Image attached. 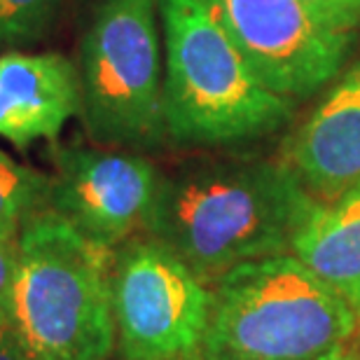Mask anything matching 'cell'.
Listing matches in <instances>:
<instances>
[{"label":"cell","mask_w":360,"mask_h":360,"mask_svg":"<svg viewBox=\"0 0 360 360\" xmlns=\"http://www.w3.org/2000/svg\"><path fill=\"white\" fill-rule=\"evenodd\" d=\"M283 160L321 204L360 185V59L295 129Z\"/></svg>","instance_id":"9c48e42d"},{"label":"cell","mask_w":360,"mask_h":360,"mask_svg":"<svg viewBox=\"0 0 360 360\" xmlns=\"http://www.w3.org/2000/svg\"><path fill=\"white\" fill-rule=\"evenodd\" d=\"M82 110L80 73L59 52L0 54V139L24 150L56 139Z\"/></svg>","instance_id":"30bf717a"},{"label":"cell","mask_w":360,"mask_h":360,"mask_svg":"<svg viewBox=\"0 0 360 360\" xmlns=\"http://www.w3.org/2000/svg\"><path fill=\"white\" fill-rule=\"evenodd\" d=\"M19 234H0V319L10 321L14 274H17Z\"/></svg>","instance_id":"9a60e30c"},{"label":"cell","mask_w":360,"mask_h":360,"mask_svg":"<svg viewBox=\"0 0 360 360\" xmlns=\"http://www.w3.org/2000/svg\"><path fill=\"white\" fill-rule=\"evenodd\" d=\"M0 360H26L12 323L0 319Z\"/></svg>","instance_id":"2e32d148"},{"label":"cell","mask_w":360,"mask_h":360,"mask_svg":"<svg viewBox=\"0 0 360 360\" xmlns=\"http://www.w3.org/2000/svg\"><path fill=\"white\" fill-rule=\"evenodd\" d=\"M112 250L89 241L52 208L19 232L10 323L26 360H110Z\"/></svg>","instance_id":"3957f363"},{"label":"cell","mask_w":360,"mask_h":360,"mask_svg":"<svg viewBox=\"0 0 360 360\" xmlns=\"http://www.w3.org/2000/svg\"><path fill=\"white\" fill-rule=\"evenodd\" d=\"M112 316L122 360H201L213 288L139 234L112 250Z\"/></svg>","instance_id":"8992f818"},{"label":"cell","mask_w":360,"mask_h":360,"mask_svg":"<svg viewBox=\"0 0 360 360\" xmlns=\"http://www.w3.org/2000/svg\"><path fill=\"white\" fill-rule=\"evenodd\" d=\"M157 7L169 141L236 148L267 139L292 120L297 103L257 77L208 0H157Z\"/></svg>","instance_id":"7a4b0ae2"},{"label":"cell","mask_w":360,"mask_h":360,"mask_svg":"<svg viewBox=\"0 0 360 360\" xmlns=\"http://www.w3.org/2000/svg\"><path fill=\"white\" fill-rule=\"evenodd\" d=\"M300 3L337 33L356 35L360 28V0H300Z\"/></svg>","instance_id":"5bb4252c"},{"label":"cell","mask_w":360,"mask_h":360,"mask_svg":"<svg viewBox=\"0 0 360 360\" xmlns=\"http://www.w3.org/2000/svg\"><path fill=\"white\" fill-rule=\"evenodd\" d=\"M201 360H340L356 311L292 253L239 264L211 285Z\"/></svg>","instance_id":"277c9868"},{"label":"cell","mask_w":360,"mask_h":360,"mask_svg":"<svg viewBox=\"0 0 360 360\" xmlns=\"http://www.w3.org/2000/svg\"><path fill=\"white\" fill-rule=\"evenodd\" d=\"M290 253L333 288L360 321V185L330 204L316 201Z\"/></svg>","instance_id":"8fae6325"},{"label":"cell","mask_w":360,"mask_h":360,"mask_svg":"<svg viewBox=\"0 0 360 360\" xmlns=\"http://www.w3.org/2000/svg\"><path fill=\"white\" fill-rule=\"evenodd\" d=\"M340 360H360V347H356V344H354V347H351Z\"/></svg>","instance_id":"e0dca14e"},{"label":"cell","mask_w":360,"mask_h":360,"mask_svg":"<svg viewBox=\"0 0 360 360\" xmlns=\"http://www.w3.org/2000/svg\"><path fill=\"white\" fill-rule=\"evenodd\" d=\"M314 206L285 160L199 157L162 171L143 234L213 285L239 264L290 253Z\"/></svg>","instance_id":"6da1fadb"},{"label":"cell","mask_w":360,"mask_h":360,"mask_svg":"<svg viewBox=\"0 0 360 360\" xmlns=\"http://www.w3.org/2000/svg\"><path fill=\"white\" fill-rule=\"evenodd\" d=\"M215 19L271 91L297 103L328 87L354 52L300 0H208Z\"/></svg>","instance_id":"52a82bcc"},{"label":"cell","mask_w":360,"mask_h":360,"mask_svg":"<svg viewBox=\"0 0 360 360\" xmlns=\"http://www.w3.org/2000/svg\"><path fill=\"white\" fill-rule=\"evenodd\" d=\"M49 176L0 150V234H19L33 213L47 208Z\"/></svg>","instance_id":"7c38bea8"},{"label":"cell","mask_w":360,"mask_h":360,"mask_svg":"<svg viewBox=\"0 0 360 360\" xmlns=\"http://www.w3.org/2000/svg\"><path fill=\"white\" fill-rule=\"evenodd\" d=\"M49 155L54 174L47 208L110 250L146 232L162 180L153 160L134 150L87 146H56Z\"/></svg>","instance_id":"ba28073f"},{"label":"cell","mask_w":360,"mask_h":360,"mask_svg":"<svg viewBox=\"0 0 360 360\" xmlns=\"http://www.w3.org/2000/svg\"><path fill=\"white\" fill-rule=\"evenodd\" d=\"M77 73L80 117L98 146L146 153L169 141L157 0H98Z\"/></svg>","instance_id":"5b68a950"},{"label":"cell","mask_w":360,"mask_h":360,"mask_svg":"<svg viewBox=\"0 0 360 360\" xmlns=\"http://www.w3.org/2000/svg\"><path fill=\"white\" fill-rule=\"evenodd\" d=\"M120 360H122V358H120Z\"/></svg>","instance_id":"ac0fdd59"},{"label":"cell","mask_w":360,"mask_h":360,"mask_svg":"<svg viewBox=\"0 0 360 360\" xmlns=\"http://www.w3.org/2000/svg\"><path fill=\"white\" fill-rule=\"evenodd\" d=\"M61 0H0V47H21L40 40Z\"/></svg>","instance_id":"4fadbf2b"}]
</instances>
